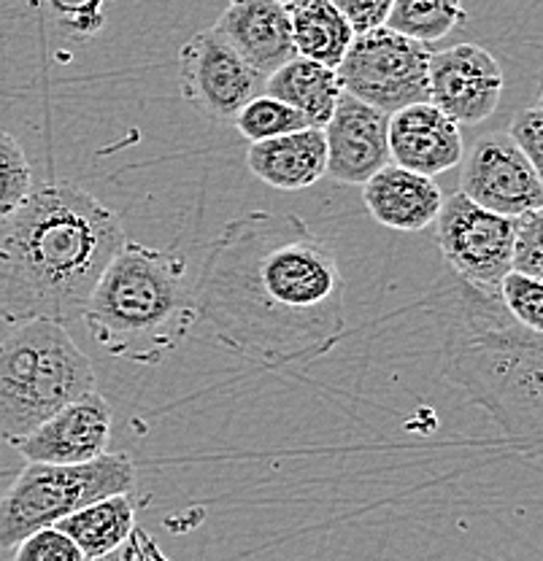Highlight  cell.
Returning a JSON list of instances; mask_svg holds the SVG:
<instances>
[{
    "label": "cell",
    "mask_w": 543,
    "mask_h": 561,
    "mask_svg": "<svg viewBox=\"0 0 543 561\" xmlns=\"http://www.w3.org/2000/svg\"><path fill=\"white\" fill-rule=\"evenodd\" d=\"M192 295L197 324L268 370L308 365L347 335V280L336 251L295 214L249 210L227 221Z\"/></svg>",
    "instance_id": "cell-1"
},
{
    "label": "cell",
    "mask_w": 543,
    "mask_h": 561,
    "mask_svg": "<svg viewBox=\"0 0 543 561\" xmlns=\"http://www.w3.org/2000/svg\"><path fill=\"white\" fill-rule=\"evenodd\" d=\"M116 210L73 184H41L0 221V321L81 319L92 286L125 243Z\"/></svg>",
    "instance_id": "cell-2"
},
{
    "label": "cell",
    "mask_w": 543,
    "mask_h": 561,
    "mask_svg": "<svg viewBox=\"0 0 543 561\" xmlns=\"http://www.w3.org/2000/svg\"><path fill=\"white\" fill-rule=\"evenodd\" d=\"M435 291L443 321L441 370L504 430L539 454L543 426V337L519 324L498 291L452 276Z\"/></svg>",
    "instance_id": "cell-3"
},
{
    "label": "cell",
    "mask_w": 543,
    "mask_h": 561,
    "mask_svg": "<svg viewBox=\"0 0 543 561\" xmlns=\"http://www.w3.org/2000/svg\"><path fill=\"white\" fill-rule=\"evenodd\" d=\"M81 319L106 354L136 365L162 362L197 324L184 254L125 241L92 286Z\"/></svg>",
    "instance_id": "cell-4"
},
{
    "label": "cell",
    "mask_w": 543,
    "mask_h": 561,
    "mask_svg": "<svg viewBox=\"0 0 543 561\" xmlns=\"http://www.w3.org/2000/svg\"><path fill=\"white\" fill-rule=\"evenodd\" d=\"M95 389V367L66 324L25 321L0 341V437L16 443Z\"/></svg>",
    "instance_id": "cell-5"
},
{
    "label": "cell",
    "mask_w": 543,
    "mask_h": 561,
    "mask_svg": "<svg viewBox=\"0 0 543 561\" xmlns=\"http://www.w3.org/2000/svg\"><path fill=\"white\" fill-rule=\"evenodd\" d=\"M136 491V465L127 454H103L81 465L27 461L0 496V551H11L31 531L55 526L90 502Z\"/></svg>",
    "instance_id": "cell-6"
},
{
    "label": "cell",
    "mask_w": 543,
    "mask_h": 561,
    "mask_svg": "<svg viewBox=\"0 0 543 561\" xmlns=\"http://www.w3.org/2000/svg\"><path fill=\"white\" fill-rule=\"evenodd\" d=\"M430 55L428 44L382 25L354 33L336 73L343 92L384 114H395L406 105L428 101Z\"/></svg>",
    "instance_id": "cell-7"
},
{
    "label": "cell",
    "mask_w": 543,
    "mask_h": 561,
    "mask_svg": "<svg viewBox=\"0 0 543 561\" xmlns=\"http://www.w3.org/2000/svg\"><path fill=\"white\" fill-rule=\"evenodd\" d=\"M438 245L457 278L478 289L498 291L500 278L511 271V216L476 206L463 192H454L435 216Z\"/></svg>",
    "instance_id": "cell-8"
},
{
    "label": "cell",
    "mask_w": 543,
    "mask_h": 561,
    "mask_svg": "<svg viewBox=\"0 0 543 561\" xmlns=\"http://www.w3.org/2000/svg\"><path fill=\"white\" fill-rule=\"evenodd\" d=\"M179 87L197 114L212 122H233L244 105L265 92V76L212 27L181 46Z\"/></svg>",
    "instance_id": "cell-9"
},
{
    "label": "cell",
    "mask_w": 543,
    "mask_h": 561,
    "mask_svg": "<svg viewBox=\"0 0 543 561\" xmlns=\"http://www.w3.org/2000/svg\"><path fill=\"white\" fill-rule=\"evenodd\" d=\"M460 192L476 206L500 216H522L543 206L541 171L506 133H489L473 144Z\"/></svg>",
    "instance_id": "cell-10"
},
{
    "label": "cell",
    "mask_w": 543,
    "mask_h": 561,
    "mask_svg": "<svg viewBox=\"0 0 543 561\" xmlns=\"http://www.w3.org/2000/svg\"><path fill=\"white\" fill-rule=\"evenodd\" d=\"M504 95L500 62L478 44H457L430 55L428 101L457 125L489 119Z\"/></svg>",
    "instance_id": "cell-11"
},
{
    "label": "cell",
    "mask_w": 543,
    "mask_h": 561,
    "mask_svg": "<svg viewBox=\"0 0 543 561\" xmlns=\"http://www.w3.org/2000/svg\"><path fill=\"white\" fill-rule=\"evenodd\" d=\"M111 405L95 389L68 402L66 408L38 424L31 435L11 446L27 461L44 465H81L106 454L111 440Z\"/></svg>",
    "instance_id": "cell-12"
},
{
    "label": "cell",
    "mask_w": 543,
    "mask_h": 561,
    "mask_svg": "<svg viewBox=\"0 0 543 561\" xmlns=\"http://www.w3.org/2000/svg\"><path fill=\"white\" fill-rule=\"evenodd\" d=\"M389 114L341 92L336 111L323 127L327 146V168L338 184H365L373 173L389 162L387 138Z\"/></svg>",
    "instance_id": "cell-13"
},
{
    "label": "cell",
    "mask_w": 543,
    "mask_h": 561,
    "mask_svg": "<svg viewBox=\"0 0 543 561\" xmlns=\"http://www.w3.org/2000/svg\"><path fill=\"white\" fill-rule=\"evenodd\" d=\"M387 138L389 162L430 179L457 168L465 154L460 125L430 101L389 114Z\"/></svg>",
    "instance_id": "cell-14"
},
{
    "label": "cell",
    "mask_w": 543,
    "mask_h": 561,
    "mask_svg": "<svg viewBox=\"0 0 543 561\" xmlns=\"http://www.w3.org/2000/svg\"><path fill=\"white\" fill-rule=\"evenodd\" d=\"M214 31L265 79L297 57L282 0H227Z\"/></svg>",
    "instance_id": "cell-15"
},
{
    "label": "cell",
    "mask_w": 543,
    "mask_h": 561,
    "mask_svg": "<svg viewBox=\"0 0 543 561\" xmlns=\"http://www.w3.org/2000/svg\"><path fill=\"white\" fill-rule=\"evenodd\" d=\"M362 203L389 230L422 232L435 221L443 197L435 179L387 162L362 184Z\"/></svg>",
    "instance_id": "cell-16"
},
{
    "label": "cell",
    "mask_w": 543,
    "mask_h": 561,
    "mask_svg": "<svg viewBox=\"0 0 543 561\" xmlns=\"http://www.w3.org/2000/svg\"><path fill=\"white\" fill-rule=\"evenodd\" d=\"M247 165L254 179L279 192L308 190L325 175V133L319 127H303L287 136L257 140L247 151Z\"/></svg>",
    "instance_id": "cell-17"
},
{
    "label": "cell",
    "mask_w": 543,
    "mask_h": 561,
    "mask_svg": "<svg viewBox=\"0 0 543 561\" xmlns=\"http://www.w3.org/2000/svg\"><path fill=\"white\" fill-rule=\"evenodd\" d=\"M265 92L292 105L308 122V127L323 130L343 90L336 68L319 66L306 57H292L290 62L268 76Z\"/></svg>",
    "instance_id": "cell-18"
},
{
    "label": "cell",
    "mask_w": 543,
    "mask_h": 561,
    "mask_svg": "<svg viewBox=\"0 0 543 561\" xmlns=\"http://www.w3.org/2000/svg\"><path fill=\"white\" fill-rule=\"evenodd\" d=\"M55 526L71 537L87 561H103L120 551L136 531V502L133 494L103 496Z\"/></svg>",
    "instance_id": "cell-19"
},
{
    "label": "cell",
    "mask_w": 543,
    "mask_h": 561,
    "mask_svg": "<svg viewBox=\"0 0 543 561\" xmlns=\"http://www.w3.org/2000/svg\"><path fill=\"white\" fill-rule=\"evenodd\" d=\"M287 11L297 57H306L327 68L341 66L354 38L347 16L330 0H295V3H287Z\"/></svg>",
    "instance_id": "cell-20"
},
{
    "label": "cell",
    "mask_w": 543,
    "mask_h": 561,
    "mask_svg": "<svg viewBox=\"0 0 543 561\" xmlns=\"http://www.w3.org/2000/svg\"><path fill=\"white\" fill-rule=\"evenodd\" d=\"M465 20L468 14L463 0H393L384 25L430 46L446 38L454 27L465 25Z\"/></svg>",
    "instance_id": "cell-21"
},
{
    "label": "cell",
    "mask_w": 543,
    "mask_h": 561,
    "mask_svg": "<svg viewBox=\"0 0 543 561\" xmlns=\"http://www.w3.org/2000/svg\"><path fill=\"white\" fill-rule=\"evenodd\" d=\"M233 122H236V130L241 133V138H247L249 144L287 136V133L308 127V122L292 105L268 95V92H260V95L252 98L238 111Z\"/></svg>",
    "instance_id": "cell-22"
},
{
    "label": "cell",
    "mask_w": 543,
    "mask_h": 561,
    "mask_svg": "<svg viewBox=\"0 0 543 561\" xmlns=\"http://www.w3.org/2000/svg\"><path fill=\"white\" fill-rule=\"evenodd\" d=\"M33 190V171L25 149L0 127V221L14 214Z\"/></svg>",
    "instance_id": "cell-23"
},
{
    "label": "cell",
    "mask_w": 543,
    "mask_h": 561,
    "mask_svg": "<svg viewBox=\"0 0 543 561\" xmlns=\"http://www.w3.org/2000/svg\"><path fill=\"white\" fill-rule=\"evenodd\" d=\"M498 297L504 308L519 324L528 330L541 332L543 327V284L539 278H530L524 273L508 271L498 284Z\"/></svg>",
    "instance_id": "cell-24"
},
{
    "label": "cell",
    "mask_w": 543,
    "mask_h": 561,
    "mask_svg": "<svg viewBox=\"0 0 543 561\" xmlns=\"http://www.w3.org/2000/svg\"><path fill=\"white\" fill-rule=\"evenodd\" d=\"M511 271L543 280V216H541V208L528 210V214H522V216H513Z\"/></svg>",
    "instance_id": "cell-25"
},
{
    "label": "cell",
    "mask_w": 543,
    "mask_h": 561,
    "mask_svg": "<svg viewBox=\"0 0 543 561\" xmlns=\"http://www.w3.org/2000/svg\"><path fill=\"white\" fill-rule=\"evenodd\" d=\"M11 551H14V561H87L81 548L57 526L31 531Z\"/></svg>",
    "instance_id": "cell-26"
},
{
    "label": "cell",
    "mask_w": 543,
    "mask_h": 561,
    "mask_svg": "<svg viewBox=\"0 0 543 561\" xmlns=\"http://www.w3.org/2000/svg\"><path fill=\"white\" fill-rule=\"evenodd\" d=\"M508 138L519 146L524 157L533 162L535 168H543V105L541 101H533L524 108L513 114L511 125H508Z\"/></svg>",
    "instance_id": "cell-27"
},
{
    "label": "cell",
    "mask_w": 543,
    "mask_h": 561,
    "mask_svg": "<svg viewBox=\"0 0 543 561\" xmlns=\"http://www.w3.org/2000/svg\"><path fill=\"white\" fill-rule=\"evenodd\" d=\"M109 0H52V9L60 16V25L73 35H92L103 27V5Z\"/></svg>",
    "instance_id": "cell-28"
},
{
    "label": "cell",
    "mask_w": 543,
    "mask_h": 561,
    "mask_svg": "<svg viewBox=\"0 0 543 561\" xmlns=\"http://www.w3.org/2000/svg\"><path fill=\"white\" fill-rule=\"evenodd\" d=\"M330 3L347 16L354 33H365L387 22L393 0H330Z\"/></svg>",
    "instance_id": "cell-29"
},
{
    "label": "cell",
    "mask_w": 543,
    "mask_h": 561,
    "mask_svg": "<svg viewBox=\"0 0 543 561\" xmlns=\"http://www.w3.org/2000/svg\"><path fill=\"white\" fill-rule=\"evenodd\" d=\"M282 3H284V5H287V3H295V0H282Z\"/></svg>",
    "instance_id": "cell-30"
}]
</instances>
